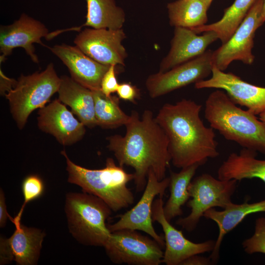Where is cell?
Masks as SVG:
<instances>
[{"instance_id":"37","label":"cell","mask_w":265,"mask_h":265,"mask_svg":"<svg viewBox=\"0 0 265 265\" xmlns=\"http://www.w3.org/2000/svg\"><path fill=\"white\" fill-rule=\"evenodd\" d=\"M259 119L265 125V111L259 114Z\"/></svg>"},{"instance_id":"26","label":"cell","mask_w":265,"mask_h":265,"mask_svg":"<svg viewBox=\"0 0 265 265\" xmlns=\"http://www.w3.org/2000/svg\"><path fill=\"white\" fill-rule=\"evenodd\" d=\"M171 26L192 29L206 24L209 8L201 0H178L168 3Z\"/></svg>"},{"instance_id":"22","label":"cell","mask_w":265,"mask_h":265,"mask_svg":"<svg viewBox=\"0 0 265 265\" xmlns=\"http://www.w3.org/2000/svg\"><path fill=\"white\" fill-rule=\"evenodd\" d=\"M257 152L243 148L238 154L231 153L219 167L221 180L258 178L265 184V160L256 159Z\"/></svg>"},{"instance_id":"33","label":"cell","mask_w":265,"mask_h":265,"mask_svg":"<svg viewBox=\"0 0 265 265\" xmlns=\"http://www.w3.org/2000/svg\"><path fill=\"white\" fill-rule=\"evenodd\" d=\"M11 221L12 217L9 214L5 201L4 192L1 188L0 189V227L3 228L6 224L8 219Z\"/></svg>"},{"instance_id":"24","label":"cell","mask_w":265,"mask_h":265,"mask_svg":"<svg viewBox=\"0 0 265 265\" xmlns=\"http://www.w3.org/2000/svg\"><path fill=\"white\" fill-rule=\"evenodd\" d=\"M199 165H192L182 168L179 172H170L169 188L170 194L163 211L166 219L169 221L183 214L182 209L189 199L188 186Z\"/></svg>"},{"instance_id":"14","label":"cell","mask_w":265,"mask_h":265,"mask_svg":"<svg viewBox=\"0 0 265 265\" xmlns=\"http://www.w3.org/2000/svg\"><path fill=\"white\" fill-rule=\"evenodd\" d=\"M162 197L155 199L152 207L153 222H157L164 233L165 250L162 263L166 265H181L188 257L197 254L212 252L215 241L209 240L195 243L185 238L182 232L175 228L165 218Z\"/></svg>"},{"instance_id":"16","label":"cell","mask_w":265,"mask_h":265,"mask_svg":"<svg viewBox=\"0 0 265 265\" xmlns=\"http://www.w3.org/2000/svg\"><path fill=\"white\" fill-rule=\"evenodd\" d=\"M37 125L40 130L52 134L64 146L79 141L86 132L83 124L59 99L39 109Z\"/></svg>"},{"instance_id":"25","label":"cell","mask_w":265,"mask_h":265,"mask_svg":"<svg viewBox=\"0 0 265 265\" xmlns=\"http://www.w3.org/2000/svg\"><path fill=\"white\" fill-rule=\"evenodd\" d=\"M258 0H235L224 10L222 18L209 25H204L191 30L196 33L208 31L215 32L222 44L226 43L242 23L249 10Z\"/></svg>"},{"instance_id":"1","label":"cell","mask_w":265,"mask_h":265,"mask_svg":"<svg viewBox=\"0 0 265 265\" xmlns=\"http://www.w3.org/2000/svg\"><path fill=\"white\" fill-rule=\"evenodd\" d=\"M130 116L125 125V135L107 137V147L113 152L119 166L133 168L135 189L141 192L145 188L150 169L159 181L166 177L171 159L168 138L153 112L145 110L140 118L137 111H132Z\"/></svg>"},{"instance_id":"3","label":"cell","mask_w":265,"mask_h":265,"mask_svg":"<svg viewBox=\"0 0 265 265\" xmlns=\"http://www.w3.org/2000/svg\"><path fill=\"white\" fill-rule=\"evenodd\" d=\"M204 112L210 127L226 139L265 154V125L248 110L238 107L224 92L217 89L209 95Z\"/></svg>"},{"instance_id":"12","label":"cell","mask_w":265,"mask_h":265,"mask_svg":"<svg viewBox=\"0 0 265 265\" xmlns=\"http://www.w3.org/2000/svg\"><path fill=\"white\" fill-rule=\"evenodd\" d=\"M126 38L123 28H87L76 36L74 43L85 54L100 63L124 66L128 54L122 42Z\"/></svg>"},{"instance_id":"23","label":"cell","mask_w":265,"mask_h":265,"mask_svg":"<svg viewBox=\"0 0 265 265\" xmlns=\"http://www.w3.org/2000/svg\"><path fill=\"white\" fill-rule=\"evenodd\" d=\"M14 226V233L7 238L14 261L18 265H37L45 233L38 228L24 226L21 223Z\"/></svg>"},{"instance_id":"17","label":"cell","mask_w":265,"mask_h":265,"mask_svg":"<svg viewBox=\"0 0 265 265\" xmlns=\"http://www.w3.org/2000/svg\"><path fill=\"white\" fill-rule=\"evenodd\" d=\"M48 48L67 67L74 80L92 91L101 89L102 78L110 65L97 62L76 46L62 44Z\"/></svg>"},{"instance_id":"11","label":"cell","mask_w":265,"mask_h":265,"mask_svg":"<svg viewBox=\"0 0 265 265\" xmlns=\"http://www.w3.org/2000/svg\"><path fill=\"white\" fill-rule=\"evenodd\" d=\"M169 183V177L159 181L154 171L150 169L141 198L132 208L120 215L117 222L108 226L110 232L124 229L141 231L150 236L164 248V238L157 233L153 225L152 207L155 198L157 196L163 197Z\"/></svg>"},{"instance_id":"32","label":"cell","mask_w":265,"mask_h":265,"mask_svg":"<svg viewBox=\"0 0 265 265\" xmlns=\"http://www.w3.org/2000/svg\"><path fill=\"white\" fill-rule=\"evenodd\" d=\"M0 264L4 265L14 260L7 238L0 236Z\"/></svg>"},{"instance_id":"18","label":"cell","mask_w":265,"mask_h":265,"mask_svg":"<svg viewBox=\"0 0 265 265\" xmlns=\"http://www.w3.org/2000/svg\"><path fill=\"white\" fill-rule=\"evenodd\" d=\"M218 39L213 31L198 35L192 30L175 27L168 54L161 60L159 72H164L204 53L207 47Z\"/></svg>"},{"instance_id":"36","label":"cell","mask_w":265,"mask_h":265,"mask_svg":"<svg viewBox=\"0 0 265 265\" xmlns=\"http://www.w3.org/2000/svg\"><path fill=\"white\" fill-rule=\"evenodd\" d=\"M265 22V0H264L263 9H262V13L261 15L260 23H261V26L263 25Z\"/></svg>"},{"instance_id":"30","label":"cell","mask_w":265,"mask_h":265,"mask_svg":"<svg viewBox=\"0 0 265 265\" xmlns=\"http://www.w3.org/2000/svg\"><path fill=\"white\" fill-rule=\"evenodd\" d=\"M116 66L111 65L102 80L101 90L107 96L116 92L119 84L116 77Z\"/></svg>"},{"instance_id":"28","label":"cell","mask_w":265,"mask_h":265,"mask_svg":"<svg viewBox=\"0 0 265 265\" xmlns=\"http://www.w3.org/2000/svg\"><path fill=\"white\" fill-rule=\"evenodd\" d=\"M45 186L42 179L37 175H30L26 177L22 184V191L24 202L16 216L13 218L14 225L20 223L22 216L26 205L30 202L40 197L44 193Z\"/></svg>"},{"instance_id":"9","label":"cell","mask_w":265,"mask_h":265,"mask_svg":"<svg viewBox=\"0 0 265 265\" xmlns=\"http://www.w3.org/2000/svg\"><path fill=\"white\" fill-rule=\"evenodd\" d=\"M264 0H258L251 7L246 17L229 39L212 55V66L224 71L234 60L251 65L254 60L252 54L254 38L261 26V15Z\"/></svg>"},{"instance_id":"31","label":"cell","mask_w":265,"mask_h":265,"mask_svg":"<svg viewBox=\"0 0 265 265\" xmlns=\"http://www.w3.org/2000/svg\"><path fill=\"white\" fill-rule=\"evenodd\" d=\"M116 92L119 99L133 103L140 95V90L136 86L126 82L119 84Z\"/></svg>"},{"instance_id":"10","label":"cell","mask_w":265,"mask_h":265,"mask_svg":"<svg viewBox=\"0 0 265 265\" xmlns=\"http://www.w3.org/2000/svg\"><path fill=\"white\" fill-rule=\"evenodd\" d=\"M213 51L202 55L164 72L150 75L145 85L149 96L156 98L192 83H196L212 74Z\"/></svg>"},{"instance_id":"7","label":"cell","mask_w":265,"mask_h":265,"mask_svg":"<svg viewBox=\"0 0 265 265\" xmlns=\"http://www.w3.org/2000/svg\"><path fill=\"white\" fill-rule=\"evenodd\" d=\"M237 183L235 180L216 179L207 173L195 177L188 188L191 198L186 206L190 209V212L178 219L176 224L189 232L193 231L207 211L216 207L224 209L232 202Z\"/></svg>"},{"instance_id":"2","label":"cell","mask_w":265,"mask_h":265,"mask_svg":"<svg viewBox=\"0 0 265 265\" xmlns=\"http://www.w3.org/2000/svg\"><path fill=\"white\" fill-rule=\"evenodd\" d=\"M201 109L202 105L184 99L164 104L155 117L168 138L171 162L177 168L202 165L219 154L213 129L200 117Z\"/></svg>"},{"instance_id":"13","label":"cell","mask_w":265,"mask_h":265,"mask_svg":"<svg viewBox=\"0 0 265 265\" xmlns=\"http://www.w3.org/2000/svg\"><path fill=\"white\" fill-rule=\"evenodd\" d=\"M195 87L223 89L235 104L246 107L255 115L265 111V87L249 83L232 73H225L214 66L212 77L195 83Z\"/></svg>"},{"instance_id":"20","label":"cell","mask_w":265,"mask_h":265,"mask_svg":"<svg viewBox=\"0 0 265 265\" xmlns=\"http://www.w3.org/2000/svg\"><path fill=\"white\" fill-rule=\"evenodd\" d=\"M57 93L58 99L69 106L73 114L85 126H97L92 91L80 84L71 77L62 76Z\"/></svg>"},{"instance_id":"35","label":"cell","mask_w":265,"mask_h":265,"mask_svg":"<svg viewBox=\"0 0 265 265\" xmlns=\"http://www.w3.org/2000/svg\"><path fill=\"white\" fill-rule=\"evenodd\" d=\"M17 81L6 77L0 70V94L5 95L16 84Z\"/></svg>"},{"instance_id":"5","label":"cell","mask_w":265,"mask_h":265,"mask_svg":"<svg viewBox=\"0 0 265 265\" xmlns=\"http://www.w3.org/2000/svg\"><path fill=\"white\" fill-rule=\"evenodd\" d=\"M64 211L69 232L79 243L103 247L111 232L106 221L112 210L101 199L86 192H68Z\"/></svg>"},{"instance_id":"15","label":"cell","mask_w":265,"mask_h":265,"mask_svg":"<svg viewBox=\"0 0 265 265\" xmlns=\"http://www.w3.org/2000/svg\"><path fill=\"white\" fill-rule=\"evenodd\" d=\"M48 29L42 22L26 14H22L18 20L11 25L1 26L0 28V62L10 55L13 49L23 48L32 61L39 63L35 54L34 43L47 47L41 41L47 38Z\"/></svg>"},{"instance_id":"4","label":"cell","mask_w":265,"mask_h":265,"mask_svg":"<svg viewBox=\"0 0 265 265\" xmlns=\"http://www.w3.org/2000/svg\"><path fill=\"white\" fill-rule=\"evenodd\" d=\"M66 161L68 182L80 186L83 192L103 200L113 212L126 209L134 203V195L127 184L134 179L114 159L108 158L100 169H90L70 160L65 150L61 152Z\"/></svg>"},{"instance_id":"8","label":"cell","mask_w":265,"mask_h":265,"mask_svg":"<svg viewBox=\"0 0 265 265\" xmlns=\"http://www.w3.org/2000/svg\"><path fill=\"white\" fill-rule=\"evenodd\" d=\"M103 247L115 264L159 265L164 254L163 247L154 239L129 229L111 232Z\"/></svg>"},{"instance_id":"34","label":"cell","mask_w":265,"mask_h":265,"mask_svg":"<svg viewBox=\"0 0 265 265\" xmlns=\"http://www.w3.org/2000/svg\"><path fill=\"white\" fill-rule=\"evenodd\" d=\"M199 254L191 256L184 260L181 265H209L213 263L209 258L201 256Z\"/></svg>"},{"instance_id":"6","label":"cell","mask_w":265,"mask_h":265,"mask_svg":"<svg viewBox=\"0 0 265 265\" xmlns=\"http://www.w3.org/2000/svg\"><path fill=\"white\" fill-rule=\"evenodd\" d=\"M61 78L50 63L41 72L21 74L15 86L5 95L10 112L19 129H23L31 112L46 106L57 92Z\"/></svg>"},{"instance_id":"27","label":"cell","mask_w":265,"mask_h":265,"mask_svg":"<svg viewBox=\"0 0 265 265\" xmlns=\"http://www.w3.org/2000/svg\"><path fill=\"white\" fill-rule=\"evenodd\" d=\"M97 126L104 129H114L126 125L131 116L126 114L119 106V98L106 96L101 90L92 91Z\"/></svg>"},{"instance_id":"29","label":"cell","mask_w":265,"mask_h":265,"mask_svg":"<svg viewBox=\"0 0 265 265\" xmlns=\"http://www.w3.org/2000/svg\"><path fill=\"white\" fill-rule=\"evenodd\" d=\"M244 251L248 254L256 253L265 254V217L256 219L254 232L242 243Z\"/></svg>"},{"instance_id":"21","label":"cell","mask_w":265,"mask_h":265,"mask_svg":"<svg viewBox=\"0 0 265 265\" xmlns=\"http://www.w3.org/2000/svg\"><path fill=\"white\" fill-rule=\"evenodd\" d=\"M87 14L85 23L81 26L55 30L51 33L53 38L61 33L80 31L83 26L93 28L117 29L122 28L126 21L124 10L115 0H86Z\"/></svg>"},{"instance_id":"38","label":"cell","mask_w":265,"mask_h":265,"mask_svg":"<svg viewBox=\"0 0 265 265\" xmlns=\"http://www.w3.org/2000/svg\"><path fill=\"white\" fill-rule=\"evenodd\" d=\"M201 0L204 3V4L207 6L208 8H209L213 0Z\"/></svg>"},{"instance_id":"19","label":"cell","mask_w":265,"mask_h":265,"mask_svg":"<svg viewBox=\"0 0 265 265\" xmlns=\"http://www.w3.org/2000/svg\"><path fill=\"white\" fill-rule=\"evenodd\" d=\"M261 212H265V199L252 203L246 201L240 204L232 202L223 211L212 208L204 213L203 216L215 222L219 229L213 250L209 257L213 263L219 259L220 248L225 236L248 215Z\"/></svg>"}]
</instances>
